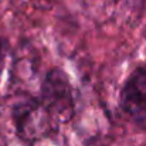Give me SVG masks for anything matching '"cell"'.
Instances as JSON below:
<instances>
[{"mask_svg":"<svg viewBox=\"0 0 146 146\" xmlns=\"http://www.w3.org/2000/svg\"><path fill=\"white\" fill-rule=\"evenodd\" d=\"M38 99L52 123H65L74 116L75 101L72 87L68 75L60 68H52L47 72Z\"/></svg>","mask_w":146,"mask_h":146,"instance_id":"cell-1","label":"cell"},{"mask_svg":"<svg viewBox=\"0 0 146 146\" xmlns=\"http://www.w3.org/2000/svg\"><path fill=\"white\" fill-rule=\"evenodd\" d=\"M11 118L17 135L24 141H34L43 136L52 123L38 98L24 97L11 108Z\"/></svg>","mask_w":146,"mask_h":146,"instance_id":"cell-2","label":"cell"},{"mask_svg":"<svg viewBox=\"0 0 146 146\" xmlns=\"http://www.w3.org/2000/svg\"><path fill=\"white\" fill-rule=\"evenodd\" d=\"M119 104L122 111L135 122H146V64L139 65L125 81Z\"/></svg>","mask_w":146,"mask_h":146,"instance_id":"cell-3","label":"cell"},{"mask_svg":"<svg viewBox=\"0 0 146 146\" xmlns=\"http://www.w3.org/2000/svg\"><path fill=\"white\" fill-rule=\"evenodd\" d=\"M146 0H118V7L122 11V16L129 23L132 20H139L143 13Z\"/></svg>","mask_w":146,"mask_h":146,"instance_id":"cell-4","label":"cell"},{"mask_svg":"<svg viewBox=\"0 0 146 146\" xmlns=\"http://www.w3.org/2000/svg\"><path fill=\"white\" fill-rule=\"evenodd\" d=\"M6 41L3 38H0V75H1V71H3V65H4V57H6Z\"/></svg>","mask_w":146,"mask_h":146,"instance_id":"cell-5","label":"cell"}]
</instances>
